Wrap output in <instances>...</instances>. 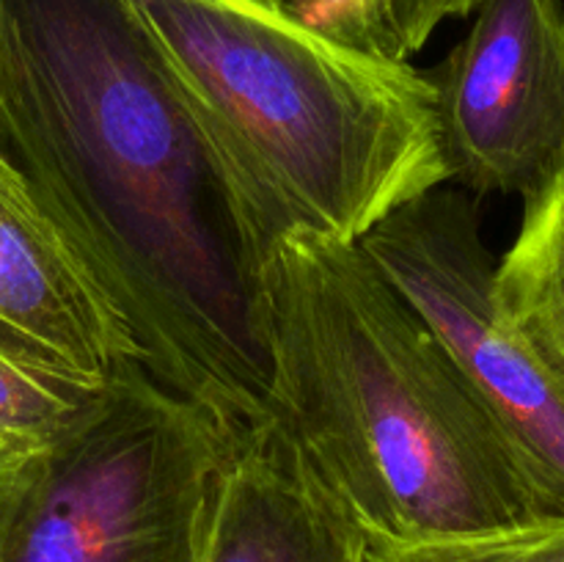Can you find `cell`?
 I'll return each instance as SVG.
<instances>
[{
    "mask_svg": "<svg viewBox=\"0 0 564 562\" xmlns=\"http://www.w3.org/2000/svg\"><path fill=\"white\" fill-rule=\"evenodd\" d=\"M44 450H20L0 441V545H3L17 505L25 496Z\"/></svg>",
    "mask_w": 564,
    "mask_h": 562,
    "instance_id": "cell-14",
    "label": "cell"
},
{
    "mask_svg": "<svg viewBox=\"0 0 564 562\" xmlns=\"http://www.w3.org/2000/svg\"><path fill=\"white\" fill-rule=\"evenodd\" d=\"M494 298L564 386V176L523 204L521 231L496 262Z\"/></svg>",
    "mask_w": 564,
    "mask_h": 562,
    "instance_id": "cell-9",
    "label": "cell"
},
{
    "mask_svg": "<svg viewBox=\"0 0 564 562\" xmlns=\"http://www.w3.org/2000/svg\"><path fill=\"white\" fill-rule=\"evenodd\" d=\"M270 411L389 543L501 532L564 505L358 242L290 229L262 264Z\"/></svg>",
    "mask_w": 564,
    "mask_h": 562,
    "instance_id": "cell-2",
    "label": "cell"
},
{
    "mask_svg": "<svg viewBox=\"0 0 564 562\" xmlns=\"http://www.w3.org/2000/svg\"><path fill=\"white\" fill-rule=\"evenodd\" d=\"M198 562H369V538L270 413L242 428Z\"/></svg>",
    "mask_w": 564,
    "mask_h": 562,
    "instance_id": "cell-7",
    "label": "cell"
},
{
    "mask_svg": "<svg viewBox=\"0 0 564 562\" xmlns=\"http://www.w3.org/2000/svg\"><path fill=\"white\" fill-rule=\"evenodd\" d=\"M240 433L141 361L119 364L42 452L0 562H198Z\"/></svg>",
    "mask_w": 564,
    "mask_h": 562,
    "instance_id": "cell-4",
    "label": "cell"
},
{
    "mask_svg": "<svg viewBox=\"0 0 564 562\" xmlns=\"http://www.w3.org/2000/svg\"><path fill=\"white\" fill-rule=\"evenodd\" d=\"M446 182L543 196L564 176V0H482L427 72Z\"/></svg>",
    "mask_w": 564,
    "mask_h": 562,
    "instance_id": "cell-6",
    "label": "cell"
},
{
    "mask_svg": "<svg viewBox=\"0 0 564 562\" xmlns=\"http://www.w3.org/2000/svg\"><path fill=\"white\" fill-rule=\"evenodd\" d=\"M259 257L290 229L358 242L446 185L427 72L259 0H130Z\"/></svg>",
    "mask_w": 564,
    "mask_h": 562,
    "instance_id": "cell-3",
    "label": "cell"
},
{
    "mask_svg": "<svg viewBox=\"0 0 564 562\" xmlns=\"http://www.w3.org/2000/svg\"><path fill=\"white\" fill-rule=\"evenodd\" d=\"M386 3H389L397 47L408 61L430 42V36L446 20L474 14L482 0H386Z\"/></svg>",
    "mask_w": 564,
    "mask_h": 562,
    "instance_id": "cell-13",
    "label": "cell"
},
{
    "mask_svg": "<svg viewBox=\"0 0 564 562\" xmlns=\"http://www.w3.org/2000/svg\"><path fill=\"white\" fill-rule=\"evenodd\" d=\"M279 9L308 31L386 61H405L397 47L386 0H279Z\"/></svg>",
    "mask_w": 564,
    "mask_h": 562,
    "instance_id": "cell-12",
    "label": "cell"
},
{
    "mask_svg": "<svg viewBox=\"0 0 564 562\" xmlns=\"http://www.w3.org/2000/svg\"><path fill=\"white\" fill-rule=\"evenodd\" d=\"M0 154L130 328L215 417H270L262 257L130 0H0Z\"/></svg>",
    "mask_w": 564,
    "mask_h": 562,
    "instance_id": "cell-1",
    "label": "cell"
},
{
    "mask_svg": "<svg viewBox=\"0 0 564 562\" xmlns=\"http://www.w3.org/2000/svg\"><path fill=\"white\" fill-rule=\"evenodd\" d=\"M0 320L91 378L141 361L127 323L3 154Z\"/></svg>",
    "mask_w": 564,
    "mask_h": 562,
    "instance_id": "cell-8",
    "label": "cell"
},
{
    "mask_svg": "<svg viewBox=\"0 0 564 562\" xmlns=\"http://www.w3.org/2000/svg\"><path fill=\"white\" fill-rule=\"evenodd\" d=\"M102 378L80 372L0 320V441L47 450L91 402Z\"/></svg>",
    "mask_w": 564,
    "mask_h": 562,
    "instance_id": "cell-10",
    "label": "cell"
},
{
    "mask_svg": "<svg viewBox=\"0 0 564 562\" xmlns=\"http://www.w3.org/2000/svg\"><path fill=\"white\" fill-rule=\"evenodd\" d=\"M358 246L564 505V386L496 306V259L471 198L433 187L372 226Z\"/></svg>",
    "mask_w": 564,
    "mask_h": 562,
    "instance_id": "cell-5",
    "label": "cell"
},
{
    "mask_svg": "<svg viewBox=\"0 0 564 562\" xmlns=\"http://www.w3.org/2000/svg\"><path fill=\"white\" fill-rule=\"evenodd\" d=\"M369 562H564V518L422 543L369 538Z\"/></svg>",
    "mask_w": 564,
    "mask_h": 562,
    "instance_id": "cell-11",
    "label": "cell"
}]
</instances>
